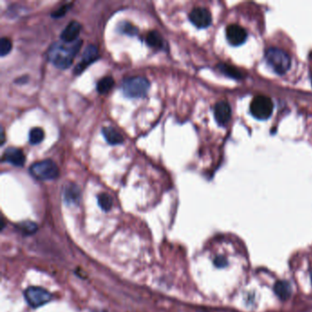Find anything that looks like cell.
I'll list each match as a JSON object with an SVG mask.
<instances>
[{
    "label": "cell",
    "instance_id": "cell-1",
    "mask_svg": "<svg viewBox=\"0 0 312 312\" xmlns=\"http://www.w3.org/2000/svg\"><path fill=\"white\" fill-rule=\"evenodd\" d=\"M83 41L74 42H57L51 44L47 51V57L52 65L59 69H68L73 65L74 57L78 53Z\"/></svg>",
    "mask_w": 312,
    "mask_h": 312
},
{
    "label": "cell",
    "instance_id": "cell-2",
    "mask_svg": "<svg viewBox=\"0 0 312 312\" xmlns=\"http://www.w3.org/2000/svg\"><path fill=\"white\" fill-rule=\"evenodd\" d=\"M150 83L148 80L142 76H135L124 79L121 84V90L126 97L142 98L147 96L149 91Z\"/></svg>",
    "mask_w": 312,
    "mask_h": 312
},
{
    "label": "cell",
    "instance_id": "cell-3",
    "mask_svg": "<svg viewBox=\"0 0 312 312\" xmlns=\"http://www.w3.org/2000/svg\"><path fill=\"white\" fill-rule=\"evenodd\" d=\"M266 60L271 69L279 75L285 74L291 65V59L286 51L278 48H269L266 51Z\"/></svg>",
    "mask_w": 312,
    "mask_h": 312
},
{
    "label": "cell",
    "instance_id": "cell-4",
    "mask_svg": "<svg viewBox=\"0 0 312 312\" xmlns=\"http://www.w3.org/2000/svg\"><path fill=\"white\" fill-rule=\"evenodd\" d=\"M59 168L51 160L39 161L33 163L29 168V173L33 178L40 180H51L58 178Z\"/></svg>",
    "mask_w": 312,
    "mask_h": 312
},
{
    "label": "cell",
    "instance_id": "cell-5",
    "mask_svg": "<svg viewBox=\"0 0 312 312\" xmlns=\"http://www.w3.org/2000/svg\"><path fill=\"white\" fill-rule=\"evenodd\" d=\"M274 110V104L269 97L257 96L250 104V112L255 118L266 120L270 117Z\"/></svg>",
    "mask_w": 312,
    "mask_h": 312
},
{
    "label": "cell",
    "instance_id": "cell-6",
    "mask_svg": "<svg viewBox=\"0 0 312 312\" xmlns=\"http://www.w3.org/2000/svg\"><path fill=\"white\" fill-rule=\"evenodd\" d=\"M24 297L32 307H42L52 298L51 294L46 289L37 287H30L24 291Z\"/></svg>",
    "mask_w": 312,
    "mask_h": 312
},
{
    "label": "cell",
    "instance_id": "cell-7",
    "mask_svg": "<svg viewBox=\"0 0 312 312\" xmlns=\"http://www.w3.org/2000/svg\"><path fill=\"white\" fill-rule=\"evenodd\" d=\"M189 19L199 28H208L211 24V12L205 8H195L189 14Z\"/></svg>",
    "mask_w": 312,
    "mask_h": 312
},
{
    "label": "cell",
    "instance_id": "cell-8",
    "mask_svg": "<svg viewBox=\"0 0 312 312\" xmlns=\"http://www.w3.org/2000/svg\"><path fill=\"white\" fill-rule=\"evenodd\" d=\"M99 58V51L98 48L93 44L88 45L83 52L82 55V61L79 63L75 66L74 73L76 75L82 74L84 70L86 69L88 65H91L93 61H96Z\"/></svg>",
    "mask_w": 312,
    "mask_h": 312
},
{
    "label": "cell",
    "instance_id": "cell-9",
    "mask_svg": "<svg viewBox=\"0 0 312 312\" xmlns=\"http://www.w3.org/2000/svg\"><path fill=\"white\" fill-rule=\"evenodd\" d=\"M226 39L232 46H240L247 39L246 30L237 24H232L226 28Z\"/></svg>",
    "mask_w": 312,
    "mask_h": 312
},
{
    "label": "cell",
    "instance_id": "cell-10",
    "mask_svg": "<svg viewBox=\"0 0 312 312\" xmlns=\"http://www.w3.org/2000/svg\"><path fill=\"white\" fill-rule=\"evenodd\" d=\"M2 161L11 163L16 167H23L26 161V157L24 155L23 151L17 147H10L6 149Z\"/></svg>",
    "mask_w": 312,
    "mask_h": 312
},
{
    "label": "cell",
    "instance_id": "cell-11",
    "mask_svg": "<svg viewBox=\"0 0 312 312\" xmlns=\"http://www.w3.org/2000/svg\"><path fill=\"white\" fill-rule=\"evenodd\" d=\"M216 122L220 126H225L229 122L232 115V110L227 102L221 101L216 104L213 109Z\"/></svg>",
    "mask_w": 312,
    "mask_h": 312
},
{
    "label": "cell",
    "instance_id": "cell-12",
    "mask_svg": "<svg viewBox=\"0 0 312 312\" xmlns=\"http://www.w3.org/2000/svg\"><path fill=\"white\" fill-rule=\"evenodd\" d=\"M81 28L82 26L78 21H71L60 34L61 41L65 42H74L77 41L79 34L81 33Z\"/></svg>",
    "mask_w": 312,
    "mask_h": 312
},
{
    "label": "cell",
    "instance_id": "cell-13",
    "mask_svg": "<svg viewBox=\"0 0 312 312\" xmlns=\"http://www.w3.org/2000/svg\"><path fill=\"white\" fill-rule=\"evenodd\" d=\"M81 191L78 186L74 183L65 184L64 190V199L65 202L70 205H76L80 202Z\"/></svg>",
    "mask_w": 312,
    "mask_h": 312
},
{
    "label": "cell",
    "instance_id": "cell-14",
    "mask_svg": "<svg viewBox=\"0 0 312 312\" xmlns=\"http://www.w3.org/2000/svg\"><path fill=\"white\" fill-rule=\"evenodd\" d=\"M102 133H103V136L106 138L107 143H109L110 145L115 146V145H120V144L124 142L123 136L117 130H115V129H113L111 127L103 128Z\"/></svg>",
    "mask_w": 312,
    "mask_h": 312
},
{
    "label": "cell",
    "instance_id": "cell-15",
    "mask_svg": "<svg viewBox=\"0 0 312 312\" xmlns=\"http://www.w3.org/2000/svg\"><path fill=\"white\" fill-rule=\"evenodd\" d=\"M274 291L281 300H287L291 295V287L287 281H277L274 286Z\"/></svg>",
    "mask_w": 312,
    "mask_h": 312
},
{
    "label": "cell",
    "instance_id": "cell-16",
    "mask_svg": "<svg viewBox=\"0 0 312 312\" xmlns=\"http://www.w3.org/2000/svg\"><path fill=\"white\" fill-rule=\"evenodd\" d=\"M218 68L221 72L225 75L229 76L231 78L242 79L243 78V74L240 70L235 68L233 65H226V64H221L218 65Z\"/></svg>",
    "mask_w": 312,
    "mask_h": 312
},
{
    "label": "cell",
    "instance_id": "cell-17",
    "mask_svg": "<svg viewBox=\"0 0 312 312\" xmlns=\"http://www.w3.org/2000/svg\"><path fill=\"white\" fill-rule=\"evenodd\" d=\"M115 84L114 79L111 76H106L104 78L100 79L97 83V89L99 93H106L109 92Z\"/></svg>",
    "mask_w": 312,
    "mask_h": 312
},
{
    "label": "cell",
    "instance_id": "cell-18",
    "mask_svg": "<svg viewBox=\"0 0 312 312\" xmlns=\"http://www.w3.org/2000/svg\"><path fill=\"white\" fill-rule=\"evenodd\" d=\"M146 42L147 45L152 48H161L163 46V39L161 37V34L156 30H152L150 33H148L146 38Z\"/></svg>",
    "mask_w": 312,
    "mask_h": 312
},
{
    "label": "cell",
    "instance_id": "cell-19",
    "mask_svg": "<svg viewBox=\"0 0 312 312\" xmlns=\"http://www.w3.org/2000/svg\"><path fill=\"white\" fill-rule=\"evenodd\" d=\"M45 134L43 129L41 128H34L29 131L28 134V141L32 145H38L44 139Z\"/></svg>",
    "mask_w": 312,
    "mask_h": 312
},
{
    "label": "cell",
    "instance_id": "cell-20",
    "mask_svg": "<svg viewBox=\"0 0 312 312\" xmlns=\"http://www.w3.org/2000/svg\"><path fill=\"white\" fill-rule=\"evenodd\" d=\"M118 32L129 36H136L138 33V28L129 21H122L118 25Z\"/></svg>",
    "mask_w": 312,
    "mask_h": 312
},
{
    "label": "cell",
    "instance_id": "cell-21",
    "mask_svg": "<svg viewBox=\"0 0 312 312\" xmlns=\"http://www.w3.org/2000/svg\"><path fill=\"white\" fill-rule=\"evenodd\" d=\"M97 200H98V204L103 211H108L112 209L113 200H112L110 195H108L107 193L99 194L98 197H97Z\"/></svg>",
    "mask_w": 312,
    "mask_h": 312
},
{
    "label": "cell",
    "instance_id": "cell-22",
    "mask_svg": "<svg viewBox=\"0 0 312 312\" xmlns=\"http://www.w3.org/2000/svg\"><path fill=\"white\" fill-rule=\"evenodd\" d=\"M12 49V42L9 38L3 37L0 40V55H8Z\"/></svg>",
    "mask_w": 312,
    "mask_h": 312
},
{
    "label": "cell",
    "instance_id": "cell-23",
    "mask_svg": "<svg viewBox=\"0 0 312 312\" xmlns=\"http://www.w3.org/2000/svg\"><path fill=\"white\" fill-rule=\"evenodd\" d=\"M73 6V3H70V4H66V5L63 6V7H60L59 8L58 10H55L54 12H52L51 13V17H53V18H56V19H58V18H61V17H64L66 13H67V11L71 9V7Z\"/></svg>",
    "mask_w": 312,
    "mask_h": 312
},
{
    "label": "cell",
    "instance_id": "cell-24",
    "mask_svg": "<svg viewBox=\"0 0 312 312\" xmlns=\"http://www.w3.org/2000/svg\"><path fill=\"white\" fill-rule=\"evenodd\" d=\"M20 227H21V230L27 234H33L37 230V225H35L34 223H30V222L22 223L20 225Z\"/></svg>",
    "mask_w": 312,
    "mask_h": 312
},
{
    "label": "cell",
    "instance_id": "cell-25",
    "mask_svg": "<svg viewBox=\"0 0 312 312\" xmlns=\"http://www.w3.org/2000/svg\"><path fill=\"white\" fill-rule=\"evenodd\" d=\"M227 264H228L227 260L224 257H217L214 259V265L219 268L225 267V266H227Z\"/></svg>",
    "mask_w": 312,
    "mask_h": 312
},
{
    "label": "cell",
    "instance_id": "cell-26",
    "mask_svg": "<svg viewBox=\"0 0 312 312\" xmlns=\"http://www.w3.org/2000/svg\"><path fill=\"white\" fill-rule=\"evenodd\" d=\"M5 142V132H4V129H2L1 130V145H3Z\"/></svg>",
    "mask_w": 312,
    "mask_h": 312
},
{
    "label": "cell",
    "instance_id": "cell-27",
    "mask_svg": "<svg viewBox=\"0 0 312 312\" xmlns=\"http://www.w3.org/2000/svg\"><path fill=\"white\" fill-rule=\"evenodd\" d=\"M310 279H311V283H312V270L310 271Z\"/></svg>",
    "mask_w": 312,
    "mask_h": 312
},
{
    "label": "cell",
    "instance_id": "cell-28",
    "mask_svg": "<svg viewBox=\"0 0 312 312\" xmlns=\"http://www.w3.org/2000/svg\"><path fill=\"white\" fill-rule=\"evenodd\" d=\"M311 83H312V74H311Z\"/></svg>",
    "mask_w": 312,
    "mask_h": 312
}]
</instances>
